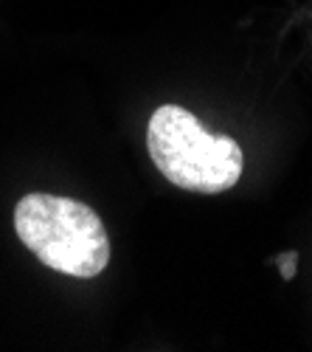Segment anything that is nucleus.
Masks as SVG:
<instances>
[{
	"label": "nucleus",
	"mask_w": 312,
	"mask_h": 352,
	"mask_svg": "<svg viewBox=\"0 0 312 352\" xmlns=\"http://www.w3.org/2000/svg\"><path fill=\"white\" fill-rule=\"evenodd\" d=\"M14 228L43 265L65 276L91 279L110 262V240L101 217L73 197L25 195L14 209Z\"/></svg>",
	"instance_id": "nucleus-1"
},
{
	"label": "nucleus",
	"mask_w": 312,
	"mask_h": 352,
	"mask_svg": "<svg viewBox=\"0 0 312 352\" xmlns=\"http://www.w3.org/2000/svg\"><path fill=\"white\" fill-rule=\"evenodd\" d=\"M147 150L169 184L186 192L217 195L237 186L242 150L228 135H211L186 107L163 104L147 127Z\"/></svg>",
	"instance_id": "nucleus-2"
},
{
	"label": "nucleus",
	"mask_w": 312,
	"mask_h": 352,
	"mask_svg": "<svg viewBox=\"0 0 312 352\" xmlns=\"http://www.w3.org/2000/svg\"><path fill=\"white\" fill-rule=\"evenodd\" d=\"M276 262H278V268H281V276H285V279H293L296 265H298V254H281Z\"/></svg>",
	"instance_id": "nucleus-3"
}]
</instances>
